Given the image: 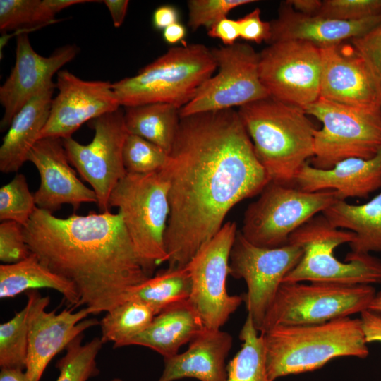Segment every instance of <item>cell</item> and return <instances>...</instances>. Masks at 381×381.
I'll use <instances>...</instances> for the list:
<instances>
[{
	"mask_svg": "<svg viewBox=\"0 0 381 381\" xmlns=\"http://www.w3.org/2000/svg\"><path fill=\"white\" fill-rule=\"evenodd\" d=\"M303 255L302 249L287 243L277 248L257 246L238 231L229 255V272L243 279L247 292L243 295L247 315L260 332L265 317L283 282Z\"/></svg>",
	"mask_w": 381,
	"mask_h": 381,
	"instance_id": "7c38bea8",
	"label": "cell"
},
{
	"mask_svg": "<svg viewBox=\"0 0 381 381\" xmlns=\"http://www.w3.org/2000/svg\"><path fill=\"white\" fill-rule=\"evenodd\" d=\"M293 183L309 193L335 190L343 200L366 198L381 188V149L372 158H347L327 169L306 162L298 171Z\"/></svg>",
	"mask_w": 381,
	"mask_h": 381,
	"instance_id": "7402d4cb",
	"label": "cell"
},
{
	"mask_svg": "<svg viewBox=\"0 0 381 381\" xmlns=\"http://www.w3.org/2000/svg\"><path fill=\"white\" fill-rule=\"evenodd\" d=\"M237 232L236 222L224 223L187 265L192 282L188 300L207 329H220L243 302V296L229 295L226 286Z\"/></svg>",
	"mask_w": 381,
	"mask_h": 381,
	"instance_id": "9a60e30c",
	"label": "cell"
},
{
	"mask_svg": "<svg viewBox=\"0 0 381 381\" xmlns=\"http://www.w3.org/2000/svg\"><path fill=\"white\" fill-rule=\"evenodd\" d=\"M42 288L61 293L71 306H80V297L74 284L49 270L33 253L18 262L0 265L1 299Z\"/></svg>",
	"mask_w": 381,
	"mask_h": 381,
	"instance_id": "4316f807",
	"label": "cell"
},
{
	"mask_svg": "<svg viewBox=\"0 0 381 381\" xmlns=\"http://www.w3.org/2000/svg\"><path fill=\"white\" fill-rule=\"evenodd\" d=\"M238 113L270 181L291 185L314 156L316 128L308 114L271 97L242 106Z\"/></svg>",
	"mask_w": 381,
	"mask_h": 381,
	"instance_id": "277c9868",
	"label": "cell"
},
{
	"mask_svg": "<svg viewBox=\"0 0 381 381\" xmlns=\"http://www.w3.org/2000/svg\"><path fill=\"white\" fill-rule=\"evenodd\" d=\"M56 83L27 102L13 117L0 147V171L18 172L28 161L49 118Z\"/></svg>",
	"mask_w": 381,
	"mask_h": 381,
	"instance_id": "cb8c5ba5",
	"label": "cell"
},
{
	"mask_svg": "<svg viewBox=\"0 0 381 381\" xmlns=\"http://www.w3.org/2000/svg\"><path fill=\"white\" fill-rule=\"evenodd\" d=\"M320 98L381 111V93L369 67L350 41L320 49Z\"/></svg>",
	"mask_w": 381,
	"mask_h": 381,
	"instance_id": "ac0fdd59",
	"label": "cell"
},
{
	"mask_svg": "<svg viewBox=\"0 0 381 381\" xmlns=\"http://www.w3.org/2000/svg\"><path fill=\"white\" fill-rule=\"evenodd\" d=\"M95 131L92 141L81 144L72 137L63 139L70 163L95 191L101 212H109V200L126 174L123 147L128 134L121 109L88 122Z\"/></svg>",
	"mask_w": 381,
	"mask_h": 381,
	"instance_id": "5bb4252c",
	"label": "cell"
},
{
	"mask_svg": "<svg viewBox=\"0 0 381 381\" xmlns=\"http://www.w3.org/2000/svg\"><path fill=\"white\" fill-rule=\"evenodd\" d=\"M341 20H358L381 15V0H324L318 13Z\"/></svg>",
	"mask_w": 381,
	"mask_h": 381,
	"instance_id": "74e56055",
	"label": "cell"
},
{
	"mask_svg": "<svg viewBox=\"0 0 381 381\" xmlns=\"http://www.w3.org/2000/svg\"><path fill=\"white\" fill-rule=\"evenodd\" d=\"M350 42L367 64L381 93V22Z\"/></svg>",
	"mask_w": 381,
	"mask_h": 381,
	"instance_id": "ab89813d",
	"label": "cell"
},
{
	"mask_svg": "<svg viewBox=\"0 0 381 381\" xmlns=\"http://www.w3.org/2000/svg\"><path fill=\"white\" fill-rule=\"evenodd\" d=\"M157 312L147 304L128 299L107 312L99 322L103 344L114 343V348L127 346L128 342L143 332Z\"/></svg>",
	"mask_w": 381,
	"mask_h": 381,
	"instance_id": "4dcf8cb0",
	"label": "cell"
},
{
	"mask_svg": "<svg viewBox=\"0 0 381 381\" xmlns=\"http://www.w3.org/2000/svg\"><path fill=\"white\" fill-rule=\"evenodd\" d=\"M168 157L169 154L157 145L128 133L123 147V160L127 173L160 171L166 166Z\"/></svg>",
	"mask_w": 381,
	"mask_h": 381,
	"instance_id": "d590c367",
	"label": "cell"
},
{
	"mask_svg": "<svg viewBox=\"0 0 381 381\" xmlns=\"http://www.w3.org/2000/svg\"><path fill=\"white\" fill-rule=\"evenodd\" d=\"M169 183L162 170L126 173L111 193L109 206L117 207L141 265L149 277L167 262L164 235L170 214Z\"/></svg>",
	"mask_w": 381,
	"mask_h": 381,
	"instance_id": "8992f818",
	"label": "cell"
},
{
	"mask_svg": "<svg viewBox=\"0 0 381 381\" xmlns=\"http://www.w3.org/2000/svg\"><path fill=\"white\" fill-rule=\"evenodd\" d=\"M360 319L366 342L381 343V314L366 310L361 313Z\"/></svg>",
	"mask_w": 381,
	"mask_h": 381,
	"instance_id": "7bdbcfd3",
	"label": "cell"
},
{
	"mask_svg": "<svg viewBox=\"0 0 381 381\" xmlns=\"http://www.w3.org/2000/svg\"><path fill=\"white\" fill-rule=\"evenodd\" d=\"M322 214L333 226L355 234L348 255L357 256L381 251V192L358 205L339 200Z\"/></svg>",
	"mask_w": 381,
	"mask_h": 381,
	"instance_id": "484cf974",
	"label": "cell"
},
{
	"mask_svg": "<svg viewBox=\"0 0 381 381\" xmlns=\"http://www.w3.org/2000/svg\"><path fill=\"white\" fill-rule=\"evenodd\" d=\"M191 287V277L187 265L168 267L131 288L127 292L125 301H140L158 314L171 306L188 300Z\"/></svg>",
	"mask_w": 381,
	"mask_h": 381,
	"instance_id": "f546056e",
	"label": "cell"
},
{
	"mask_svg": "<svg viewBox=\"0 0 381 381\" xmlns=\"http://www.w3.org/2000/svg\"><path fill=\"white\" fill-rule=\"evenodd\" d=\"M0 381H30V380L22 369L1 368Z\"/></svg>",
	"mask_w": 381,
	"mask_h": 381,
	"instance_id": "c3c4849f",
	"label": "cell"
},
{
	"mask_svg": "<svg viewBox=\"0 0 381 381\" xmlns=\"http://www.w3.org/2000/svg\"><path fill=\"white\" fill-rule=\"evenodd\" d=\"M56 88L47 123L40 139L72 137L83 123L120 109L112 83L84 80L68 70L57 73Z\"/></svg>",
	"mask_w": 381,
	"mask_h": 381,
	"instance_id": "2e32d148",
	"label": "cell"
},
{
	"mask_svg": "<svg viewBox=\"0 0 381 381\" xmlns=\"http://www.w3.org/2000/svg\"><path fill=\"white\" fill-rule=\"evenodd\" d=\"M103 2L110 13L114 25L116 28L120 27L124 21L129 1L128 0H104Z\"/></svg>",
	"mask_w": 381,
	"mask_h": 381,
	"instance_id": "f6af8a7d",
	"label": "cell"
},
{
	"mask_svg": "<svg viewBox=\"0 0 381 381\" xmlns=\"http://www.w3.org/2000/svg\"><path fill=\"white\" fill-rule=\"evenodd\" d=\"M254 0H190L188 1V25L195 31L201 27L210 29L226 17L233 9Z\"/></svg>",
	"mask_w": 381,
	"mask_h": 381,
	"instance_id": "8d00e7d4",
	"label": "cell"
},
{
	"mask_svg": "<svg viewBox=\"0 0 381 381\" xmlns=\"http://www.w3.org/2000/svg\"><path fill=\"white\" fill-rule=\"evenodd\" d=\"M217 68L212 49L199 43L183 44L112 85L124 107L160 102L181 109Z\"/></svg>",
	"mask_w": 381,
	"mask_h": 381,
	"instance_id": "5b68a950",
	"label": "cell"
},
{
	"mask_svg": "<svg viewBox=\"0 0 381 381\" xmlns=\"http://www.w3.org/2000/svg\"><path fill=\"white\" fill-rule=\"evenodd\" d=\"M32 253L74 284L92 314L107 312L149 277L121 214L110 211L60 218L37 207L24 226Z\"/></svg>",
	"mask_w": 381,
	"mask_h": 381,
	"instance_id": "7a4b0ae2",
	"label": "cell"
},
{
	"mask_svg": "<svg viewBox=\"0 0 381 381\" xmlns=\"http://www.w3.org/2000/svg\"><path fill=\"white\" fill-rule=\"evenodd\" d=\"M339 200L335 190L309 193L270 181L248 206L240 232L257 246L280 247L300 226Z\"/></svg>",
	"mask_w": 381,
	"mask_h": 381,
	"instance_id": "9c48e42d",
	"label": "cell"
},
{
	"mask_svg": "<svg viewBox=\"0 0 381 381\" xmlns=\"http://www.w3.org/2000/svg\"><path fill=\"white\" fill-rule=\"evenodd\" d=\"M79 335L66 348V354L56 363L59 375L56 381H87L99 373L96 358L104 344L101 338L95 337L82 344Z\"/></svg>",
	"mask_w": 381,
	"mask_h": 381,
	"instance_id": "836d02e7",
	"label": "cell"
},
{
	"mask_svg": "<svg viewBox=\"0 0 381 381\" xmlns=\"http://www.w3.org/2000/svg\"><path fill=\"white\" fill-rule=\"evenodd\" d=\"M37 208L34 194L29 190L26 177L16 174L0 188V220L13 221L23 226Z\"/></svg>",
	"mask_w": 381,
	"mask_h": 381,
	"instance_id": "e575fe53",
	"label": "cell"
},
{
	"mask_svg": "<svg viewBox=\"0 0 381 381\" xmlns=\"http://www.w3.org/2000/svg\"><path fill=\"white\" fill-rule=\"evenodd\" d=\"M78 47L66 44L50 56H42L32 47L25 32L18 35L15 64L0 87V102L4 109L1 131L8 129L16 114L32 98L54 83L52 77L78 53Z\"/></svg>",
	"mask_w": 381,
	"mask_h": 381,
	"instance_id": "e0dca14e",
	"label": "cell"
},
{
	"mask_svg": "<svg viewBox=\"0 0 381 381\" xmlns=\"http://www.w3.org/2000/svg\"><path fill=\"white\" fill-rule=\"evenodd\" d=\"M232 337L221 329H205L194 338L188 349L164 358V368L157 381L194 378L199 381H226V358Z\"/></svg>",
	"mask_w": 381,
	"mask_h": 381,
	"instance_id": "603a6c76",
	"label": "cell"
},
{
	"mask_svg": "<svg viewBox=\"0 0 381 381\" xmlns=\"http://www.w3.org/2000/svg\"><path fill=\"white\" fill-rule=\"evenodd\" d=\"M179 109L167 103H150L125 107L123 119L129 133L157 145L168 154L180 123Z\"/></svg>",
	"mask_w": 381,
	"mask_h": 381,
	"instance_id": "83f0119b",
	"label": "cell"
},
{
	"mask_svg": "<svg viewBox=\"0 0 381 381\" xmlns=\"http://www.w3.org/2000/svg\"><path fill=\"white\" fill-rule=\"evenodd\" d=\"M303 109L322 123V128L315 131L312 166L330 169L347 158H372L381 149V111L321 98Z\"/></svg>",
	"mask_w": 381,
	"mask_h": 381,
	"instance_id": "30bf717a",
	"label": "cell"
},
{
	"mask_svg": "<svg viewBox=\"0 0 381 381\" xmlns=\"http://www.w3.org/2000/svg\"><path fill=\"white\" fill-rule=\"evenodd\" d=\"M168 267H185L224 225L231 209L270 182L238 111L181 117L166 166Z\"/></svg>",
	"mask_w": 381,
	"mask_h": 381,
	"instance_id": "6da1fadb",
	"label": "cell"
},
{
	"mask_svg": "<svg viewBox=\"0 0 381 381\" xmlns=\"http://www.w3.org/2000/svg\"><path fill=\"white\" fill-rule=\"evenodd\" d=\"M239 338L241 348L226 365V381H272L267 371L262 336L248 315Z\"/></svg>",
	"mask_w": 381,
	"mask_h": 381,
	"instance_id": "d6a6232c",
	"label": "cell"
},
{
	"mask_svg": "<svg viewBox=\"0 0 381 381\" xmlns=\"http://www.w3.org/2000/svg\"><path fill=\"white\" fill-rule=\"evenodd\" d=\"M356 238L353 232L333 226L322 215H315L293 232L288 243L299 246L303 255L283 282H323L340 284L381 283V260L370 254L346 255L339 261L334 250ZM282 282V283H283Z\"/></svg>",
	"mask_w": 381,
	"mask_h": 381,
	"instance_id": "52a82bcc",
	"label": "cell"
},
{
	"mask_svg": "<svg viewBox=\"0 0 381 381\" xmlns=\"http://www.w3.org/2000/svg\"><path fill=\"white\" fill-rule=\"evenodd\" d=\"M31 252L25 241L24 226L13 221L0 224V260L12 264L27 258Z\"/></svg>",
	"mask_w": 381,
	"mask_h": 381,
	"instance_id": "f35d334b",
	"label": "cell"
},
{
	"mask_svg": "<svg viewBox=\"0 0 381 381\" xmlns=\"http://www.w3.org/2000/svg\"><path fill=\"white\" fill-rule=\"evenodd\" d=\"M205 327L189 300L171 306L158 313L150 325L131 339L127 346L147 347L164 358L179 353V349L190 342Z\"/></svg>",
	"mask_w": 381,
	"mask_h": 381,
	"instance_id": "d4e9b609",
	"label": "cell"
},
{
	"mask_svg": "<svg viewBox=\"0 0 381 381\" xmlns=\"http://www.w3.org/2000/svg\"><path fill=\"white\" fill-rule=\"evenodd\" d=\"M207 35L220 40L224 46L232 45L240 38L237 20L226 17L208 29Z\"/></svg>",
	"mask_w": 381,
	"mask_h": 381,
	"instance_id": "b9f144b4",
	"label": "cell"
},
{
	"mask_svg": "<svg viewBox=\"0 0 381 381\" xmlns=\"http://www.w3.org/2000/svg\"><path fill=\"white\" fill-rule=\"evenodd\" d=\"M270 380L313 371L334 358L369 354L360 318L350 317L322 324L277 326L262 333Z\"/></svg>",
	"mask_w": 381,
	"mask_h": 381,
	"instance_id": "3957f363",
	"label": "cell"
},
{
	"mask_svg": "<svg viewBox=\"0 0 381 381\" xmlns=\"http://www.w3.org/2000/svg\"><path fill=\"white\" fill-rule=\"evenodd\" d=\"M92 0H0V30L5 33L46 25L69 6Z\"/></svg>",
	"mask_w": 381,
	"mask_h": 381,
	"instance_id": "1f68e13d",
	"label": "cell"
},
{
	"mask_svg": "<svg viewBox=\"0 0 381 381\" xmlns=\"http://www.w3.org/2000/svg\"><path fill=\"white\" fill-rule=\"evenodd\" d=\"M162 31L164 40L171 44L183 41L186 35V27L179 22L168 26Z\"/></svg>",
	"mask_w": 381,
	"mask_h": 381,
	"instance_id": "7dc6e473",
	"label": "cell"
},
{
	"mask_svg": "<svg viewBox=\"0 0 381 381\" xmlns=\"http://www.w3.org/2000/svg\"><path fill=\"white\" fill-rule=\"evenodd\" d=\"M368 310L381 314V291L376 292Z\"/></svg>",
	"mask_w": 381,
	"mask_h": 381,
	"instance_id": "681fc988",
	"label": "cell"
},
{
	"mask_svg": "<svg viewBox=\"0 0 381 381\" xmlns=\"http://www.w3.org/2000/svg\"><path fill=\"white\" fill-rule=\"evenodd\" d=\"M179 11L171 5H163L157 8L152 15L153 26L159 30H164L168 26L179 22Z\"/></svg>",
	"mask_w": 381,
	"mask_h": 381,
	"instance_id": "ee69618b",
	"label": "cell"
},
{
	"mask_svg": "<svg viewBox=\"0 0 381 381\" xmlns=\"http://www.w3.org/2000/svg\"><path fill=\"white\" fill-rule=\"evenodd\" d=\"M294 11L305 15H318L321 6L320 0H290L286 1Z\"/></svg>",
	"mask_w": 381,
	"mask_h": 381,
	"instance_id": "bcb514c9",
	"label": "cell"
},
{
	"mask_svg": "<svg viewBox=\"0 0 381 381\" xmlns=\"http://www.w3.org/2000/svg\"><path fill=\"white\" fill-rule=\"evenodd\" d=\"M26 293L28 301L25 307L0 325L1 368L25 369L32 322L49 304V297L42 296L37 290Z\"/></svg>",
	"mask_w": 381,
	"mask_h": 381,
	"instance_id": "f1b7e54d",
	"label": "cell"
},
{
	"mask_svg": "<svg viewBox=\"0 0 381 381\" xmlns=\"http://www.w3.org/2000/svg\"><path fill=\"white\" fill-rule=\"evenodd\" d=\"M240 38L246 41L261 43L269 41L271 36L270 23L264 21L260 16V10L256 8L243 17L237 20Z\"/></svg>",
	"mask_w": 381,
	"mask_h": 381,
	"instance_id": "60d3db41",
	"label": "cell"
},
{
	"mask_svg": "<svg viewBox=\"0 0 381 381\" xmlns=\"http://www.w3.org/2000/svg\"><path fill=\"white\" fill-rule=\"evenodd\" d=\"M218 72L179 110L180 117L241 107L269 96L259 74V53L248 44L236 42L211 49Z\"/></svg>",
	"mask_w": 381,
	"mask_h": 381,
	"instance_id": "8fae6325",
	"label": "cell"
},
{
	"mask_svg": "<svg viewBox=\"0 0 381 381\" xmlns=\"http://www.w3.org/2000/svg\"><path fill=\"white\" fill-rule=\"evenodd\" d=\"M376 294L368 284L283 282L260 333L277 326L322 324L368 310Z\"/></svg>",
	"mask_w": 381,
	"mask_h": 381,
	"instance_id": "ba28073f",
	"label": "cell"
},
{
	"mask_svg": "<svg viewBox=\"0 0 381 381\" xmlns=\"http://www.w3.org/2000/svg\"><path fill=\"white\" fill-rule=\"evenodd\" d=\"M85 307L77 312L64 309L41 311L33 319L28 337V357L25 372L30 381H40L52 359L86 329L99 325Z\"/></svg>",
	"mask_w": 381,
	"mask_h": 381,
	"instance_id": "ffe728a7",
	"label": "cell"
},
{
	"mask_svg": "<svg viewBox=\"0 0 381 381\" xmlns=\"http://www.w3.org/2000/svg\"><path fill=\"white\" fill-rule=\"evenodd\" d=\"M108 381H124V380H121L120 378H113V379H111L110 380H108Z\"/></svg>",
	"mask_w": 381,
	"mask_h": 381,
	"instance_id": "f907efd6",
	"label": "cell"
},
{
	"mask_svg": "<svg viewBox=\"0 0 381 381\" xmlns=\"http://www.w3.org/2000/svg\"><path fill=\"white\" fill-rule=\"evenodd\" d=\"M259 53V74L269 96L302 109L320 98V49L301 40H278Z\"/></svg>",
	"mask_w": 381,
	"mask_h": 381,
	"instance_id": "4fadbf2b",
	"label": "cell"
},
{
	"mask_svg": "<svg viewBox=\"0 0 381 381\" xmlns=\"http://www.w3.org/2000/svg\"><path fill=\"white\" fill-rule=\"evenodd\" d=\"M28 161L40 176V187L34 193L37 207L53 213L64 204L77 210L83 203L97 202L95 191L83 184L69 164L63 139H40L31 149Z\"/></svg>",
	"mask_w": 381,
	"mask_h": 381,
	"instance_id": "d6986e66",
	"label": "cell"
},
{
	"mask_svg": "<svg viewBox=\"0 0 381 381\" xmlns=\"http://www.w3.org/2000/svg\"><path fill=\"white\" fill-rule=\"evenodd\" d=\"M381 22V15L358 20H341L318 15H305L282 3L276 19L272 20L267 43L278 40H301L320 49L359 37Z\"/></svg>",
	"mask_w": 381,
	"mask_h": 381,
	"instance_id": "44dd1931",
	"label": "cell"
}]
</instances>
